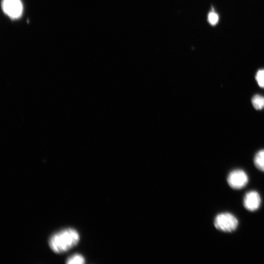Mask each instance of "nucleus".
<instances>
[{"label":"nucleus","mask_w":264,"mask_h":264,"mask_svg":"<svg viewBox=\"0 0 264 264\" xmlns=\"http://www.w3.org/2000/svg\"><path fill=\"white\" fill-rule=\"evenodd\" d=\"M80 240L79 232L75 229L69 228L54 234L50 239L49 243L54 252L62 253L76 246Z\"/></svg>","instance_id":"obj_1"},{"label":"nucleus","mask_w":264,"mask_h":264,"mask_svg":"<svg viewBox=\"0 0 264 264\" xmlns=\"http://www.w3.org/2000/svg\"><path fill=\"white\" fill-rule=\"evenodd\" d=\"M214 225L219 231L231 233L237 229L238 221L235 216L230 213H222L216 216Z\"/></svg>","instance_id":"obj_2"},{"label":"nucleus","mask_w":264,"mask_h":264,"mask_svg":"<svg viewBox=\"0 0 264 264\" xmlns=\"http://www.w3.org/2000/svg\"><path fill=\"white\" fill-rule=\"evenodd\" d=\"M230 186L233 189H241L246 186L248 181L247 173L241 169L231 171L227 179Z\"/></svg>","instance_id":"obj_3"},{"label":"nucleus","mask_w":264,"mask_h":264,"mask_svg":"<svg viewBox=\"0 0 264 264\" xmlns=\"http://www.w3.org/2000/svg\"><path fill=\"white\" fill-rule=\"evenodd\" d=\"M2 8L4 13L12 18L20 17L23 10L20 0H3Z\"/></svg>","instance_id":"obj_4"},{"label":"nucleus","mask_w":264,"mask_h":264,"mask_svg":"<svg viewBox=\"0 0 264 264\" xmlns=\"http://www.w3.org/2000/svg\"><path fill=\"white\" fill-rule=\"evenodd\" d=\"M261 200L259 194L255 191L247 193L244 198L243 204L245 209L249 212L257 210L261 205Z\"/></svg>","instance_id":"obj_5"},{"label":"nucleus","mask_w":264,"mask_h":264,"mask_svg":"<svg viewBox=\"0 0 264 264\" xmlns=\"http://www.w3.org/2000/svg\"><path fill=\"white\" fill-rule=\"evenodd\" d=\"M254 163L258 169L264 172V150L259 151L256 154Z\"/></svg>","instance_id":"obj_6"},{"label":"nucleus","mask_w":264,"mask_h":264,"mask_svg":"<svg viewBox=\"0 0 264 264\" xmlns=\"http://www.w3.org/2000/svg\"><path fill=\"white\" fill-rule=\"evenodd\" d=\"M252 103L255 109H262L264 108V97L259 95H255L252 99Z\"/></svg>","instance_id":"obj_7"},{"label":"nucleus","mask_w":264,"mask_h":264,"mask_svg":"<svg viewBox=\"0 0 264 264\" xmlns=\"http://www.w3.org/2000/svg\"><path fill=\"white\" fill-rule=\"evenodd\" d=\"M66 263L68 264H83L85 263V260L83 256L81 254H77L69 258Z\"/></svg>","instance_id":"obj_8"},{"label":"nucleus","mask_w":264,"mask_h":264,"mask_svg":"<svg viewBox=\"0 0 264 264\" xmlns=\"http://www.w3.org/2000/svg\"><path fill=\"white\" fill-rule=\"evenodd\" d=\"M255 79L259 86L261 88H264V70L258 71Z\"/></svg>","instance_id":"obj_9"},{"label":"nucleus","mask_w":264,"mask_h":264,"mask_svg":"<svg viewBox=\"0 0 264 264\" xmlns=\"http://www.w3.org/2000/svg\"><path fill=\"white\" fill-rule=\"evenodd\" d=\"M219 21V16L215 12H211L208 16V21L213 26L216 25Z\"/></svg>","instance_id":"obj_10"}]
</instances>
